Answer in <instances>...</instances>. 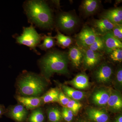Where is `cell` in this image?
<instances>
[{"mask_svg": "<svg viewBox=\"0 0 122 122\" xmlns=\"http://www.w3.org/2000/svg\"><path fill=\"white\" fill-rule=\"evenodd\" d=\"M86 114L89 118L95 122H108L109 115L105 109L90 108L86 111Z\"/></svg>", "mask_w": 122, "mask_h": 122, "instance_id": "obj_16", "label": "cell"}, {"mask_svg": "<svg viewBox=\"0 0 122 122\" xmlns=\"http://www.w3.org/2000/svg\"><path fill=\"white\" fill-rule=\"evenodd\" d=\"M47 114L48 119L50 122H60L62 119L61 113L57 107L49 108Z\"/></svg>", "mask_w": 122, "mask_h": 122, "instance_id": "obj_24", "label": "cell"}, {"mask_svg": "<svg viewBox=\"0 0 122 122\" xmlns=\"http://www.w3.org/2000/svg\"><path fill=\"white\" fill-rule=\"evenodd\" d=\"M44 41L41 45L38 46L41 49L46 50L52 48L54 46L55 40L54 37L51 36H45L44 38Z\"/></svg>", "mask_w": 122, "mask_h": 122, "instance_id": "obj_26", "label": "cell"}, {"mask_svg": "<svg viewBox=\"0 0 122 122\" xmlns=\"http://www.w3.org/2000/svg\"><path fill=\"white\" fill-rule=\"evenodd\" d=\"M83 57L82 63L86 69H93L100 63L103 56L102 53L92 51L88 49H83Z\"/></svg>", "mask_w": 122, "mask_h": 122, "instance_id": "obj_8", "label": "cell"}, {"mask_svg": "<svg viewBox=\"0 0 122 122\" xmlns=\"http://www.w3.org/2000/svg\"><path fill=\"white\" fill-rule=\"evenodd\" d=\"M100 1L97 0H85L81 5L82 10L86 15H93L99 8Z\"/></svg>", "mask_w": 122, "mask_h": 122, "instance_id": "obj_18", "label": "cell"}, {"mask_svg": "<svg viewBox=\"0 0 122 122\" xmlns=\"http://www.w3.org/2000/svg\"><path fill=\"white\" fill-rule=\"evenodd\" d=\"M70 99L64 94L63 92L60 91L59 96V102L61 105L65 107L69 102Z\"/></svg>", "mask_w": 122, "mask_h": 122, "instance_id": "obj_31", "label": "cell"}, {"mask_svg": "<svg viewBox=\"0 0 122 122\" xmlns=\"http://www.w3.org/2000/svg\"><path fill=\"white\" fill-rule=\"evenodd\" d=\"M102 18L107 19L114 25H122V8H117L105 11Z\"/></svg>", "mask_w": 122, "mask_h": 122, "instance_id": "obj_17", "label": "cell"}, {"mask_svg": "<svg viewBox=\"0 0 122 122\" xmlns=\"http://www.w3.org/2000/svg\"><path fill=\"white\" fill-rule=\"evenodd\" d=\"M59 92L58 88H51L41 97L43 103L58 102Z\"/></svg>", "mask_w": 122, "mask_h": 122, "instance_id": "obj_21", "label": "cell"}, {"mask_svg": "<svg viewBox=\"0 0 122 122\" xmlns=\"http://www.w3.org/2000/svg\"><path fill=\"white\" fill-rule=\"evenodd\" d=\"M112 61L115 62H122V49H117L112 51L109 54Z\"/></svg>", "mask_w": 122, "mask_h": 122, "instance_id": "obj_29", "label": "cell"}, {"mask_svg": "<svg viewBox=\"0 0 122 122\" xmlns=\"http://www.w3.org/2000/svg\"><path fill=\"white\" fill-rule=\"evenodd\" d=\"M25 10L30 20L44 28H52L53 18L50 8L42 0H30L25 3Z\"/></svg>", "mask_w": 122, "mask_h": 122, "instance_id": "obj_2", "label": "cell"}, {"mask_svg": "<svg viewBox=\"0 0 122 122\" xmlns=\"http://www.w3.org/2000/svg\"><path fill=\"white\" fill-rule=\"evenodd\" d=\"M114 37L122 42V24L115 25L111 31Z\"/></svg>", "mask_w": 122, "mask_h": 122, "instance_id": "obj_30", "label": "cell"}, {"mask_svg": "<svg viewBox=\"0 0 122 122\" xmlns=\"http://www.w3.org/2000/svg\"><path fill=\"white\" fill-rule=\"evenodd\" d=\"M16 99L27 110H34L43 103L41 98L38 97L17 96Z\"/></svg>", "mask_w": 122, "mask_h": 122, "instance_id": "obj_14", "label": "cell"}, {"mask_svg": "<svg viewBox=\"0 0 122 122\" xmlns=\"http://www.w3.org/2000/svg\"><path fill=\"white\" fill-rule=\"evenodd\" d=\"M55 38L58 45L63 48L69 47L73 43L72 38L63 35L58 30H57V34Z\"/></svg>", "mask_w": 122, "mask_h": 122, "instance_id": "obj_22", "label": "cell"}, {"mask_svg": "<svg viewBox=\"0 0 122 122\" xmlns=\"http://www.w3.org/2000/svg\"><path fill=\"white\" fill-rule=\"evenodd\" d=\"M27 109L22 105H18L10 108L8 115L16 122H25L28 115Z\"/></svg>", "mask_w": 122, "mask_h": 122, "instance_id": "obj_12", "label": "cell"}, {"mask_svg": "<svg viewBox=\"0 0 122 122\" xmlns=\"http://www.w3.org/2000/svg\"><path fill=\"white\" fill-rule=\"evenodd\" d=\"M62 86L63 93L71 99L78 101L81 100L85 97V94L84 92L65 85H62Z\"/></svg>", "mask_w": 122, "mask_h": 122, "instance_id": "obj_20", "label": "cell"}, {"mask_svg": "<svg viewBox=\"0 0 122 122\" xmlns=\"http://www.w3.org/2000/svg\"><path fill=\"white\" fill-rule=\"evenodd\" d=\"M68 53L58 50L49 51L39 61L42 73L46 79L54 73L66 74L69 72Z\"/></svg>", "mask_w": 122, "mask_h": 122, "instance_id": "obj_1", "label": "cell"}, {"mask_svg": "<svg viewBox=\"0 0 122 122\" xmlns=\"http://www.w3.org/2000/svg\"><path fill=\"white\" fill-rule=\"evenodd\" d=\"M114 74L112 66L106 62L99 66L94 71L93 76L99 83L107 84L111 82Z\"/></svg>", "mask_w": 122, "mask_h": 122, "instance_id": "obj_7", "label": "cell"}, {"mask_svg": "<svg viewBox=\"0 0 122 122\" xmlns=\"http://www.w3.org/2000/svg\"><path fill=\"white\" fill-rule=\"evenodd\" d=\"M78 22V18L70 12L61 13L57 17L56 24L58 27L61 30L66 32L73 30Z\"/></svg>", "mask_w": 122, "mask_h": 122, "instance_id": "obj_6", "label": "cell"}, {"mask_svg": "<svg viewBox=\"0 0 122 122\" xmlns=\"http://www.w3.org/2000/svg\"><path fill=\"white\" fill-rule=\"evenodd\" d=\"M114 122H122V114L119 115L117 116L114 120Z\"/></svg>", "mask_w": 122, "mask_h": 122, "instance_id": "obj_34", "label": "cell"}, {"mask_svg": "<svg viewBox=\"0 0 122 122\" xmlns=\"http://www.w3.org/2000/svg\"><path fill=\"white\" fill-rule=\"evenodd\" d=\"M67 53L69 60L71 61L72 65L75 68H79L83 61V51L82 48L77 46H71Z\"/></svg>", "mask_w": 122, "mask_h": 122, "instance_id": "obj_13", "label": "cell"}, {"mask_svg": "<svg viewBox=\"0 0 122 122\" xmlns=\"http://www.w3.org/2000/svg\"><path fill=\"white\" fill-rule=\"evenodd\" d=\"M102 37L104 41V52L106 54H110L116 49H122V42L115 38L111 32Z\"/></svg>", "mask_w": 122, "mask_h": 122, "instance_id": "obj_11", "label": "cell"}, {"mask_svg": "<svg viewBox=\"0 0 122 122\" xmlns=\"http://www.w3.org/2000/svg\"><path fill=\"white\" fill-rule=\"evenodd\" d=\"M45 116L41 108L38 107L32 112L28 118V122H44Z\"/></svg>", "mask_w": 122, "mask_h": 122, "instance_id": "obj_23", "label": "cell"}, {"mask_svg": "<svg viewBox=\"0 0 122 122\" xmlns=\"http://www.w3.org/2000/svg\"><path fill=\"white\" fill-rule=\"evenodd\" d=\"M109 110L114 113L121 111L122 108V96L118 91L111 89L107 102Z\"/></svg>", "mask_w": 122, "mask_h": 122, "instance_id": "obj_10", "label": "cell"}, {"mask_svg": "<svg viewBox=\"0 0 122 122\" xmlns=\"http://www.w3.org/2000/svg\"><path fill=\"white\" fill-rule=\"evenodd\" d=\"M110 90L111 89L107 88H101L96 90L92 97L93 102L98 106H106L107 104Z\"/></svg>", "mask_w": 122, "mask_h": 122, "instance_id": "obj_15", "label": "cell"}, {"mask_svg": "<svg viewBox=\"0 0 122 122\" xmlns=\"http://www.w3.org/2000/svg\"><path fill=\"white\" fill-rule=\"evenodd\" d=\"M86 49L94 52L103 53L104 51V44L102 37L98 36L94 43Z\"/></svg>", "mask_w": 122, "mask_h": 122, "instance_id": "obj_25", "label": "cell"}, {"mask_svg": "<svg viewBox=\"0 0 122 122\" xmlns=\"http://www.w3.org/2000/svg\"><path fill=\"white\" fill-rule=\"evenodd\" d=\"M114 85L117 91H120L122 86V66H118L116 71L114 79Z\"/></svg>", "mask_w": 122, "mask_h": 122, "instance_id": "obj_27", "label": "cell"}, {"mask_svg": "<svg viewBox=\"0 0 122 122\" xmlns=\"http://www.w3.org/2000/svg\"><path fill=\"white\" fill-rule=\"evenodd\" d=\"M98 36L91 27L85 25L76 36L77 46L81 48L86 49L94 43Z\"/></svg>", "mask_w": 122, "mask_h": 122, "instance_id": "obj_5", "label": "cell"}, {"mask_svg": "<svg viewBox=\"0 0 122 122\" xmlns=\"http://www.w3.org/2000/svg\"><path fill=\"white\" fill-rule=\"evenodd\" d=\"M88 122V121H86V120H80L79 121H78V122Z\"/></svg>", "mask_w": 122, "mask_h": 122, "instance_id": "obj_36", "label": "cell"}, {"mask_svg": "<svg viewBox=\"0 0 122 122\" xmlns=\"http://www.w3.org/2000/svg\"><path fill=\"white\" fill-rule=\"evenodd\" d=\"M61 115L62 118L67 122H71L73 120V118L70 117L62 111L61 112Z\"/></svg>", "mask_w": 122, "mask_h": 122, "instance_id": "obj_33", "label": "cell"}, {"mask_svg": "<svg viewBox=\"0 0 122 122\" xmlns=\"http://www.w3.org/2000/svg\"><path fill=\"white\" fill-rule=\"evenodd\" d=\"M17 86L18 91L22 96L38 97L44 92L46 83L44 78L39 75L27 73L20 78Z\"/></svg>", "mask_w": 122, "mask_h": 122, "instance_id": "obj_3", "label": "cell"}, {"mask_svg": "<svg viewBox=\"0 0 122 122\" xmlns=\"http://www.w3.org/2000/svg\"><path fill=\"white\" fill-rule=\"evenodd\" d=\"M4 113V110L3 107L0 106V118Z\"/></svg>", "mask_w": 122, "mask_h": 122, "instance_id": "obj_35", "label": "cell"}, {"mask_svg": "<svg viewBox=\"0 0 122 122\" xmlns=\"http://www.w3.org/2000/svg\"><path fill=\"white\" fill-rule=\"evenodd\" d=\"M74 87L79 90L86 89L89 86L88 76L85 73H80L69 82Z\"/></svg>", "mask_w": 122, "mask_h": 122, "instance_id": "obj_19", "label": "cell"}, {"mask_svg": "<svg viewBox=\"0 0 122 122\" xmlns=\"http://www.w3.org/2000/svg\"><path fill=\"white\" fill-rule=\"evenodd\" d=\"M42 37L33 26L25 28L22 35L16 38L18 43L28 46L36 51V47L40 43Z\"/></svg>", "mask_w": 122, "mask_h": 122, "instance_id": "obj_4", "label": "cell"}, {"mask_svg": "<svg viewBox=\"0 0 122 122\" xmlns=\"http://www.w3.org/2000/svg\"><path fill=\"white\" fill-rule=\"evenodd\" d=\"M62 112L66 114L70 117L73 118L74 114L73 112L67 107H63V109H62Z\"/></svg>", "mask_w": 122, "mask_h": 122, "instance_id": "obj_32", "label": "cell"}, {"mask_svg": "<svg viewBox=\"0 0 122 122\" xmlns=\"http://www.w3.org/2000/svg\"><path fill=\"white\" fill-rule=\"evenodd\" d=\"M115 25L105 18L94 20L91 27L98 36H103L112 30Z\"/></svg>", "mask_w": 122, "mask_h": 122, "instance_id": "obj_9", "label": "cell"}, {"mask_svg": "<svg viewBox=\"0 0 122 122\" xmlns=\"http://www.w3.org/2000/svg\"><path fill=\"white\" fill-rule=\"evenodd\" d=\"M82 105L77 100L70 99L69 102L65 106L72 112L74 115H76L81 108Z\"/></svg>", "mask_w": 122, "mask_h": 122, "instance_id": "obj_28", "label": "cell"}]
</instances>
